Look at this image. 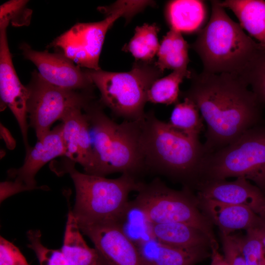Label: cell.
<instances>
[{
  "mask_svg": "<svg viewBox=\"0 0 265 265\" xmlns=\"http://www.w3.org/2000/svg\"><path fill=\"white\" fill-rule=\"evenodd\" d=\"M189 88L181 96L192 100L207 125L205 154L233 142L263 122L264 104L238 75L192 73Z\"/></svg>",
  "mask_w": 265,
  "mask_h": 265,
  "instance_id": "6da1fadb",
  "label": "cell"
},
{
  "mask_svg": "<svg viewBox=\"0 0 265 265\" xmlns=\"http://www.w3.org/2000/svg\"><path fill=\"white\" fill-rule=\"evenodd\" d=\"M141 148L146 172L195 187L206 154L199 137L177 131L150 111L142 120Z\"/></svg>",
  "mask_w": 265,
  "mask_h": 265,
  "instance_id": "7a4b0ae2",
  "label": "cell"
},
{
  "mask_svg": "<svg viewBox=\"0 0 265 265\" xmlns=\"http://www.w3.org/2000/svg\"><path fill=\"white\" fill-rule=\"evenodd\" d=\"M83 110L90 124L96 160L93 175L121 173L139 180L146 172L141 148L143 118L117 123L106 114L100 102L93 101Z\"/></svg>",
  "mask_w": 265,
  "mask_h": 265,
  "instance_id": "3957f363",
  "label": "cell"
},
{
  "mask_svg": "<svg viewBox=\"0 0 265 265\" xmlns=\"http://www.w3.org/2000/svg\"><path fill=\"white\" fill-rule=\"evenodd\" d=\"M207 25L190 47L200 56L203 72L240 76L263 49L227 15L218 0L211 1Z\"/></svg>",
  "mask_w": 265,
  "mask_h": 265,
  "instance_id": "277c9868",
  "label": "cell"
},
{
  "mask_svg": "<svg viewBox=\"0 0 265 265\" xmlns=\"http://www.w3.org/2000/svg\"><path fill=\"white\" fill-rule=\"evenodd\" d=\"M66 158V157H65ZM75 163L64 159L56 174H69L74 184L76 201L72 210L79 225L106 221L122 223L131 209L129 195L140 180L127 174L115 179L81 173Z\"/></svg>",
  "mask_w": 265,
  "mask_h": 265,
  "instance_id": "5b68a950",
  "label": "cell"
},
{
  "mask_svg": "<svg viewBox=\"0 0 265 265\" xmlns=\"http://www.w3.org/2000/svg\"><path fill=\"white\" fill-rule=\"evenodd\" d=\"M155 62L135 61L132 69L126 72L85 71L100 91L102 105L116 117L136 121L145 116L148 91L163 73Z\"/></svg>",
  "mask_w": 265,
  "mask_h": 265,
  "instance_id": "8992f818",
  "label": "cell"
},
{
  "mask_svg": "<svg viewBox=\"0 0 265 265\" xmlns=\"http://www.w3.org/2000/svg\"><path fill=\"white\" fill-rule=\"evenodd\" d=\"M243 177L265 193V122L249 129L228 145L205 154L199 181Z\"/></svg>",
  "mask_w": 265,
  "mask_h": 265,
  "instance_id": "52a82bcc",
  "label": "cell"
},
{
  "mask_svg": "<svg viewBox=\"0 0 265 265\" xmlns=\"http://www.w3.org/2000/svg\"><path fill=\"white\" fill-rule=\"evenodd\" d=\"M136 192L131 208L140 212L146 223L188 224L202 231L216 245L210 221L200 211L197 197L190 188L175 190L157 177L149 183L140 181Z\"/></svg>",
  "mask_w": 265,
  "mask_h": 265,
  "instance_id": "ba28073f",
  "label": "cell"
},
{
  "mask_svg": "<svg viewBox=\"0 0 265 265\" xmlns=\"http://www.w3.org/2000/svg\"><path fill=\"white\" fill-rule=\"evenodd\" d=\"M147 6L145 0H119L111 5L99 8L106 17L92 23H80L56 37L51 47L59 49L77 65L99 70V62L105 37L108 29L119 18L131 19Z\"/></svg>",
  "mask_w": 265,
  "mask_h": 265,
  "instance_id": "9c48e42d",
  "label": "cell"
},
{
  "mask_svg": "<svg viewBox=\"0 0 265 265\" xmlns=\"http://www.w3.org/2000/svg\"><path fill=\"white\" fill-rule=\"evenodd\" d=\"M29 126L35 131L38 140L51 131L52 125L60 120L70 108L83 109L93 100L92 93L70 90L53 85L44 80L35 70L26 86Z\"/></svg>",
  "mask_w": 265,
  "mask_h": 265,
  "instance_id": "30bf717a",
  "label": "cell"
},
{
  "mask_svg": "<svg viewBox=\"0 0 265 265\" xmlns=\"http://www.w3.org/2000/svg\"><path fill=\"white\" fill-rule=\"evenodd\" d=\"M66 154L61 123L26 150L21 167L7 171L11 180L0 183V201L17 193L38 188L35 177L39 170L49 161L58 157H65Z\"/></svg>",
  "mask_w": 265,
  "mask_h": 265,
  "instance_id": "8fae6325",
  "label": "cell"
},
{
  "mask_svg": "<svg viewBox=\"0 0 265 265\" xmlns=\"http://www.w3.org/2000/svg\"><path fill=\"white\" fill-rule=\"evenodd\" d=\"M20 49L25 58L36 66L48 82L67 90L92 93L94 84L85 71L63 53L37 51L26 43H23Z\"/></svg>",
  "mask_w": 265,
  "mask_h": 265,
  "instance_id": "7c38bea8",
  "label": "cell"
},
{
  "mask_svg": "<svg viewBox=\"0 0 265 265\" xmlns=\"http://www.w3.org/2000/svg\"><path fill=\"white\" fill-rule=\"evenodd\" d=\"M95 248L111 265H146L137 247L117 221L79 225Z\"/></svg>",
  "mask_w": 265,
  "mask_h": 265,
  "instance_id": "4fadbf2b",
  "label": "cell"
},
{
  "mask_svg": "<svg viewBox=\"0 0 265 265\" xmlns=\"http://www.w3.org/2000/svg\"><path fill=\"white\" fill-rule=\"evenodd\" d=\"M9 24L7 20L0 18V100L3 104L9 108L17 120L26 150L30 147L27 138L28 92L26 87L21 82L12 62L6 33Z\"/></svg>",
  "mask_w": 265,
  "mask_h": 265,
  "instance_id": "5bb4252c",
  "label": "cell"
},
{
  "mask_svg": "<svg viewBox=\"0 0 265 265\" xmlns=\"http://www.w3.org/2000/svg\"><path fill=\"white\" fill-rule=\"evenodd\" d=\"M195 188L199 197L244 206L265 219V193L244 178L233 181L202 180Z\"/></svg>",
  "mask_w": 265,
  "mask_h": 265,
  "instance_id": "9a60e30c",
  "label": "cell"
},
{
  "mask_svg": "<svg viewBox=\"0 0 265 265\" xmlns=\"http://www.w3.org/2000/svg\"><path fill=\"white\" fill-rule=\"evenodd\" d=\"M60 120L66 148V158L80 164L84 173L93 175L96 160L92 146L88 117L80 106L69 109Z\"/></svg>",
  "mask_w": 265,
  "mask_h": 265,
  "instance_id": "2e32d148",
  "label": "cell"
},
{
  "mask_svg": "<svg viewBox=\"0 0 265 265\" xmlns=\"http://www.w3.org/2000/svg\"><path fill=\"white\" fill-rule=\"evenodd\" d=\"M197 197L199 208L219 228L221 234L230 235L238 230L258 229L264 223L265 219L247 207Z\"/></svg>",
  "mask_w": 265,
  "mask_h": 265,
  "instance_id": "e0dca14e",
  "label": "cell"
},
{
  "mask_svg": "<svg viewBox=\"0 0 265 265\" xmlns=\"http://www.w3.org/2000/svg\"><path fill=\"white\" fill-rule=\"evenodd\" d=\"M149 238L173 247L185 249L217 247L200 230L182 223H146Z\"/></svg>",
  "mask_w": 265,
  "mask_h": 265,
  "instance_id": "ac0fdd59",
  "label": "cell"
},
{
  "mask_svg": "<svg viewBox=\"0 0 265 265\" xmlns=\"http://www.w3.org/2000/svg\"><path fill=\"white\" fill-rule=\"evenodd\" d=\"M135 244L146 265H195L204 256L203 249L180 248L150 238Z\"/></svg>",
  "mask_w": 265,
  "mask_h": 265,
  "instance_id": "d6986e66",
  "label": "cell"
},
{
  "mask_svg": "<svg viewBox=\"0 0 265 265\" xmlns=\"http://www.w3.org/2000/svg\"><path fill=\"white\" fill-rule=\"evenodd\" d=\"M165 15L170 29L182 33L198 32L207 19V6L202 0H171L166 5Z\"/></svg>",
  "mask_w": 265,
  "mask_h": 265,
  "instance_id": "ffe728a7",
  "label": "cell"
},
{
  "mask_svg": "<svg viewBox=\"0 0 265 265\" xmlns=\"http://www.w3.org/2000/svg\"><path fill=\"white\" fill-rule=\"evenodd\" d=\"M219 2L224 8L232 10L241 27L265 48V0H226Z\"/></svg>",
  "mask_w": 265,
  "mask_h": 265,
  "instance_id": "44dd1931",
  "label": "cell"
},
{
  "mask_svg": "<svg viewBox=\"0 0 265 265\" xmlns=\"http://www.w3.org/2000/svg\"><path fill=\"white\" fill-rule=\"evenodd\" d=\"M69 205L63 244L60 250L72 265H96L99 258V253L95 248H90L87 244L80 234L78 221L70 204Z\"/></svg>",
  "mask_w": 265,
  "mask_h": 265,
  "instance_id": "7402d4cb",
  "label": "cell"
},
{
  "mask_svg": "<svg viewBox=\"0 0 265 265\" xmlns=\"http://www.w3.org/2000/svg\"><path fill=\"white\" fill-rule=\"evenodd\" d=\"M189 48L182 33L170 29L160 43L155 64L163 72L165 69L173 71L186 69L189 62Z\"/></svg>",
  "mask_w": 265,
  "mask_h": 265,
  "instance_id": "603a6c76",
  "label": "cell"
},
{
  "mask_svg": "<svg viewBox=\"0 0 265 265\" xmlns=\"http://www.w3.org/2000/svg\"><path fill=\"white\" fill-rule=\"evenodd\" d=\"M159 30L155 23L144 24L137 26L133 36L129 43L123 46L122 50L131 53L136 61L154 62V58L160 45L158 38Z\"/></svg>",
  "mask_w": 265,
  "mask_h": 265,
  "instance_id": "cb8c5ba5",
  "label": "cell"
},
{
  "mask_svg": "<svg viewBox=\"0 0 265 265\" xmlns=\"http://www.w3.org/2000/svg\"><path fill=\"white\" fill-rule=\"evenodd\" d=\"M204 120L195 104L187 98L175 105L168 123L187 135L199 137L205 129Z\"/></svg>",
  "mask_w": 265,
  "mask_h": 265,
  "instance_id": "d4e9b609",
  "label": "cell"
},
{
  "mask_svg": "<svg viewBox=\"0 0 265 265\" xmlns=\"http://www.w3.org/2000/svg\"><path fill=\"white\" fill-rule=\"evenodd\" d=\"M192 72L187 69L174 71L154 82L147 95V101L154 104L175 105L181 96L180 85L184 79H191Z\"/></svg>",
  "mask_w": 265,
  "mask_h": 265,
  "instance_id": "484cf974",
  "label": "cell"
},
{
  "mask_svg": "<svg viewBox=\"0 0 265 265\" xmlns=\"http://www.w3.org/2000/svg\"><path fill=\"white\" fill-rule=\"evenodd\" d=\"M252 88L259 100L265 104V48L259 52L247 69L239 76Z\"/></svg>",
  "mask_w": 265,
  "mask_h": 265,
  "instance_id": "4316f807",
  "label": "cell"
},
{
  "mask_svg": "<svg viewBox=\"0 0 265 265\" xmlns=\"http://www.w3.org/2000/svg\"><path fill=\"white\" fill-rule=\"evenodd\" d=\"M257 229L246 231L243 236H236L247 265H265V249Z\"/></svg>",
  "mask_w": 265,
  "mask_h": 265,
  "instance_id": "83f0119b",
  "label": "cell"
},
{
  "mask_svg": "<svg viewBox=\"0 0 265 265\" xmlns=\"http://www.w3.org/2000/svg\"><path fill=\"white\" fill-rule=\"evenodd\" d=\"M26 236L29 241L28 247L35 252L39 265H72L60 250L49 249L43 245L40 231L29 230Z\"/></svg>",
  "mask_w": 265,
  "mask_h": 265,
  "instance_id": "f1b7e54d",
  "label": "cell"
},
{
  "mask_svg": "<svg viewBox=\"0 0 265 265\" xmlns=\"http://www.w3.org/2000/svg\"><path fill=\"white\" fill-rule=\"evenodd\" d=\"M28 0H11L0 6V17L6 19L15 26L28 25L32 14L31 9L27 7Z\"/></svg>",
  "mask_w": 265,
  "mask_h": 265,
  "instance_id": "f546056e",
  "label": "cell"
},
{
  "mask_svg": "<svg viewBox=\"0 0 265 265\" xmlns=\"http://www.w3.org/2000/svg\"><path fill=\"white\" fill-rule=\"evenodd\" d=\"M224 258L228 265H247L236 236L221 234Z\"/></svg>",
  "mask_w": 265,
  "mask_h": 265,
  "instance_id": "4dcf8cb0",
  "label": "cell"
},
{
  "mask_svg": "<svg viewBox=\"0 0 265 265\" xmlns=\"http://www.w3.org/2000/svg\"><path fill=\"white\" fill-rule=\"evenodd\" d=\"M0 265H29L18 247L0 236Z\"/></svg>",
  "mask_w": 265,
  "mask_h": 265,
  "instance_id": "1f68e13d",
  "label": "cell"
},
{
  "mask_svg": "<svg viewBox=\"0 0 265 265\" xmlns=\"http://www.w3.org/2000/svg\"><path fill=\"white\" fill-rule=\"evenodd\" d=\"M0 134L8 149H13L16 146V141L9 131L0 124Z\"/></svg>",
  "mask_w": 265,
  "mask_h": 265,
  "instance_id": "d6a6232c",
  "label": "cell"
},
{
  "mask_svg": "<svg viewBox=\"0 0 265 265\" xmlns=\"http://www.w3.org/2000/svg\"><path fill=\"white\" fill-rule=\"evenodd\" d=\"M211 265H228L223 256L218 252L217 247L212 248Z\"/></svg>",
  "mask_w": 265,
  "mask_h": 265,
  "instance_id": "836d02e7",
  "label": "cell"
},
{
  "mask_svg": "<svg viewBox=\"0 0 265 265\" xmlns=\"http://www.w3.org/2000/svg\"><path fill=\"white\" fill-rule=\"evenodd\" d=\"M257 230L260 238L265 249V220L263 225L259 228H258Z\"/></svg>",
  "mask_w": 265,
  "mask_h": 265,
  "instance_id": "e575fe53",
  "label": "cell"
},
{
  "mask_svg": "<svg viewBox=\"0 0 265 265\" xmlns=\"http://www.w3.org/2000/svg\"><path fill=\"white\" fill-rule=\"evenodd\" d=\"M96 265H111L99 254V258Z\"/></svg>",
  "mask_w": 265,
  "mask_h": 265,
  "instance_id": "d590c367",
  "label": "cell"
}]
</instances>
